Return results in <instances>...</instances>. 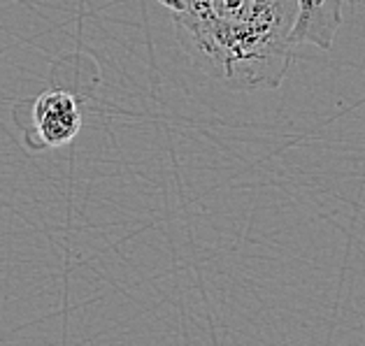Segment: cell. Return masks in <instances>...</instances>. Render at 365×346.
<instances>
[{"label":"cell","mask_w":365,"mask_h":346,"mask_svg":"<svg viewBox=\"0 0 365 346\" xmlns=\"http://www.w3.org/2000/svg\"><path fill=\"white\" fill-rule=\"evenodd\" d=\"M29 119L21 123L24 145L31 152H47L70 145L82 130V105L68 88H47L33 98Z\"/></svg>","instance_id":"7a4b0ae2"},{"label":"cell","mask_w":365,"mask_h":346,"mask_svg":"<svg viewBox=\"0 0 365 346\" xmlns=\"http://www.w3.org/2000/svg\"><path fill=\"white\" fill-rule=\"evenodd\" d=\"M163 10L189 63L230 91L279 88L300 49L298 0H177Z\"/></svg>","instance_id":"6da1fadb"},{"label":"cell","mask_w":365,"mask_h":346,"mask_svg":"<svg viewBox=\"0 0 365 346\" xmlns=\"http://www.w3.org/2000/svg\"><path fill=\"white\" fill-rule=\"evenodd\" d=\"M298 21L293 26V44H314L331 49L342 23V0H298Z\"/></svg>","instance_id":"3957f363"},{"label":"cell","mask_w":365,"mask_h":346,"mask_svg":"<svg viewBox=\"0 0 365 346\" xmlns=\"http://www.w3.org/2000/svg\"><path fill=\"white\" fill-rule=\"evenodd\" d=\"M156 3L163 7V5H168V3H177V0H156Z\"/></svg>","instance_id":"277c9868"}]
</instances>
